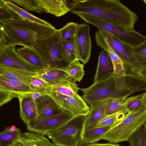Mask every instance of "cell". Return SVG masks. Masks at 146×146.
Masks as SVG:
<instances>
[{"label": "cell", "mask_w": 146, "mask_h": 146, "mask_svg": "<svg viewBox=\"0 0 146 146\" xmlns=\"http://www.w3.org/2000/svg\"><path fill=\"white\" fill-rule=\"evenodd\" d=\"M70 12L82 13L104 20L116 26L133 30L138 17L118 0H76L68 3Z\"/></svg>", "instance_id": "obj_1"}, {"label": "cell", "mask_w": 146, "mask_h": 146, "mask_svg": "<svg viewBox=\"0 0 146 146\" xmlns=\"http://www.w3.org/2000/svg\"><path fill=\"white\" fill-rule=\"evenodd\" d=\"M56 30L21 18L1 23L0 33L6 45L33 48Z\"/></svg>", "instance_id": "obj_2"}, {"label": "cell", "mask_w": 146, "mask_h": 146, "mask_svg": "<svg viewBox=\"0 0 146 146\" xmlns=\"http://www.w3.org/2000/svg\"><path fill=\"white\" fill-rule=\"evenodd\" d=\"M33 48L46 68L66 70L70 64L64 55L59 29L38 42Z\"/></svg>", "instance_id": "obj_3"}, {"label": "cell", "mask_w": 146, "mask_h": 146, "mask_svg": "<svg viewBox=\"0 0 146 146\" xmlns=\"http://www.w3.org/2000/svg\"><path fill=\"white\" fill-rule=\"evenodd\" d=\"M146 119V107L128 112L124 118L111 127L101 139L116 143L128 141L143 127Z\"/></svg>", "instance_id": "obj_4"}, {"label": "cell", "mask_w": 146, "mask_h": 146, "mask_svg": "<svg viewBox=\"0 0 146 146\" xmlns=\"http://www.w3.org/2000/svg\"><path fill=\"white\" fill-rule=\"evenodd\" d=\"M88 115L74 116L66 123L45 135L55 146H76L82 140Z\"/></svg>", "instance_id": "obj_5"}, {"label": "cell", "mask_w": 146, "mask_h": 146, "mask_svg": "<svg viewBox=\"0 0 146 146\" xmlns=\"http://www.w3.org/2000/svg\"><path fill=\"white\" fill-rule=\"evenodd\" d=\"M83 93L82 98L90 108L103 100L129 96L133 93L124 89L116 90L114 80L111 76L96 82L90 86L84 88H79Z\"/></svg>", "instance_id": "obj_6"}, {"label": "cell", "mask_w": 146, "mask_h": 146, "mask_svg": "<svg viewBox=\"0 0 146 146\" xmlns=\"http://www.w3.org/2000/svg\"><path fill=\"white\" fill-rule=\"evenodd\" d=\"M98 29L123 62L126 74H132L141 67L135 56L133 47L119 40L104 31Z\"/></svg>", "instance_id": "obj_7"}, {"label": "cell", "mask_w": 146, "mask_h": 146, "mask_svg": "<svg viewBox=\"0 0 146 146\" xmlns=\"http://www.w3.org/2000/svg\"><path fill=\"white\" fill-rule=\"evenodd\" d=\"M74 116L64 111L62 112L51 116L36 119L33 123L27 126L30 131L45 135L48 132L62 126Z\"/></svg>", "instance_id": "obj_8"}, {"label": "cell", "mask_w": 146, "mask_h": 146, "mask_svg": "<svg viewBox=\"0 0 146 146\" xmlns=\"http://www.w3.org/2000/svg\"><path fill=\"white\" fill-rule=\"evenodd\" d=\"M64 111L74 116L88 115L90 108L82 97L76 98L62 95L52 91L49 94Z\"/></svg>", "instance_id": "obj_9"}, {"label": "cell", "mask_w": 146, "mask_h": 146, "mask_svg": "<svg viewBox=\"0 0 146 146\" xmlns=\"http://www.w3.org/2000/svg\"><path fill=\"white\" fill-rule=\"evenodd\" d=\"M75 38L78 60L85 64L90 59L92 48L89 26L86 23L78 24Z\"/></svg>", "instance_id": "obj_10"}, {"label": "cell", "mask_w": 146, "mask_h": 146, "mask_svg": "<svg viewBox=\"0 0 146 146\" xmlns=\"http://www.w3.org/2000/svg\"><path fill=\"white\" fill-rule=\"evenodd\" d=\"M0 65L32 72L39 70L25 62L18 54L15 46H0Z\"/></svg>", "instance_id": "obj_11"}, {"label": "cell", "mask_w": 146, "mask_h": 146, "mask_svg": "<svg viewBox=\"0 0 146 146\" xmlns=\"http://www.w3.org/2000/svg\"><path fill=\"white\" fill-rule=\"evenodd\" d=\"M34 101L37 115L36 119L55 115L64 111L48 94L41 95Z\"/></svg>", "instance_id": "obj_12"}, {"label": "cell", "mask_w": 146, "mask_h": 146, "mask_svg": "<svg viewBox=\"0 0 146 146\" xmlns=\"http://www.w3.org/2000/svg\"><path fill=\"white\" fill-rule=\"evenodd\" d=\"M32 93L23 94L18 98L20 106V117L27 126L34 122L37 118V113Z\"/></svg>", "instance_id": "obj_13"}, {"label": "cell", "mask_w": 146, "mask_h": 146, "mask_svg": "<svg viewBox=\"0 0 146 146\" xmlns=\"http://www.w3.org/2000/svg\"><path fill=\"white\" fill-rule=\"evenodd\" d=\"M37 72L0 65V76L29 86L33 77L37 75Z\"/></svg>", "instance_id": "obj_14"}, {"label": "cell", "mask_w": 146, "mask_h": 146, "mask_svg": "<svg viewBox=\"0 0 146 146\" xmlns=\"http://www.w3.org/2000/svg\"><path fill=\"white\" fill-rule=\"evenodd\" d=\"M95 39L97 45L106 51L110 56L113 65V73L118 74H124L125 70L123 62L99 29L95 33Z\"/></svg>", "instance_id": "obj_15"}, {"label": "cell", "mask_w": 146, "mask_h": 146, "mask_svg": "<svg viewBox=\"0 0 146 146\" xmlns=\"http://www.w3.org/2000/svg\"><path fill=\"white\" fill-rule=\"evenodd\" d=\"M113 72L112 61L107 52L103 50L99 56L94 82L102 80L111 77Z\"/></svg>", "instance_id": "obj_16"}, {"label": "cell", "mask_w": 146, "mask_h": 146, "mask_svg": "<svg viewBox=\"0 0 146 146\" xmlns=\"http://www.w3.org/2000/svg\"><path fill=\"white\" fill-rule=\"evenodd\" d=\"M112 99L106 100L101 101L90 108V111L87 115L83 132L95 127L99 121L104 118L107 107Z\"/></svg>", "instance_id": "obj_17"}, {"label": "cell", "mask_w": 146, "mask_h": 146, "mask_svg": "<svg viewBox=\"0 0 146 146\" xmlns=\"http://www.w3.org/2000/svg\"><path fill=\"white\" fill-rule=\"evenodd\" d=\"M15 146H55L45 135L31 131L22 133Z\"/></svg>", "instance_id": "obj_18"}, {"label": "cell", "mask_w": 146, "mask_h": 146, "mask_svg": "<svg viewBox=\"0 0 146 146\" xmlns=\"http://www.w3.org/2000/svg\"><path fill=\"white\" fill-rule=\"evenodd\" d=\"M36 76L44 80L52 86L61 84L70 78L66 70L45 68L39 70Z\"/></svg>", "instance_id": "obj_19"}, {"label": "cell", "mask_w": 146, "mask_h": 146, "mask_svg": "<svg viewBox=\"0 0 146 146\" xmlns=\"http://www.w3.org/2000/svg\"><path fill=\"white\" fill-rule=\"evenodd\" d=\"M44 11L57 17L63 16L70 11L68 4L63 0H40Z\"/></svg>", "instance_id": "obj_20"}, {"label": "cell", "mask_w": 146, "mask_h": 146, "mask_svg": "<svg viewBox=\"0 0 146 146\" xmlns=\"http://www.w3.org/2000/svg\"><path fill=\"white\" fill-rule=\"evenodd\" d=\"M16 51L25 62L37 70L46 68L40 58L33 48L23 47L18 48Z\"/></svg>", "instance_id": "obj_21"}, {"label": "cell", "mask_w": 146, "mask_h": 146, "mask_svg": "<svg viewBox=\"0 0 146 146\" xmlns=\"http://www.w3.org/2000/svg\"><path fill=\"white\" fill-rule=\"evenodd\" d=\"M0 89L13 92L20 95L33 93L29 85L1 76H0Z\"/></svg>", "instance_id": "obj_22"}, {"label": "cell", "mask_w": 146, "mask_h": 146, "mask_svg": "<svg viewBox=\"0 0 146 146\" xmlns=\"http://www.w3.org/2000/svg\"><path fill=\"white\" fill-rule=\"evenodd\" d=\"M9 8L21 17L29 21L55 29V27L47 22L39 18L18 6L11 0H2Z\"/></svg>", "instance_id": "obj_23"}, {"label": "cell", "mask_w": 146, "mask_h": 146, "mask_svg": "<svg viewBox=\"0 0 146 146\" xmlns=\"http://www.w3.org/2000/svg\"><path fill=\"white\" fill-rule=\"evenodd\" d=\"M135 96L129 97L126 96L112 99L107 107L104 117L119 112H128L127 109L128 104Z\"/></svg>", "instance_id": "obj_24"}, {"label": "cell", "mask_w": 146, "mask_h": 146, "mask_svg": "<svg viewBox=\"0 0 146 146\" xmlns=\"http://www.w3.org/2000/svg\"><path fill=\"white\" fill-rule=\"evenodd\" d=\"M21 129L14 125L7 126L0 133V146H11L22 133Z\"/></svg>", "instance_id": "obj_25"}, {"label": "cell", "mask_w": 146, "mask_h": 146, "mask_svg": "<svg viewBox=\"0 0 146 146\" xmlns=\"http://www.w3.org/2000/svg\"><path fill=\"white\" fill-rule=\"evenodd\" d=\"M52 91L63 95L76 98L81 97L78 94L79 88L77 84L70 79L61 84L52 86Z\"/></svg>", "instance_id": "obj_26"}, {"label": "cell", "mask_w": 146, "mask_h": 146, "mask_svg": "<svg viewBox=\"0 0 146 146\" xmlns=\"http://www.w3.org/2000/svg\"><path fill=\"white\" fill-rule=\"evenodd\" d=\"M110 127H95L83 132L82 140L90 144L98 141L111 128Z\"/></svg>", "instance_id": "obj_27"}, {"label": "cell", "mask_w": 146, "mask_h": 146, "mask_svg": "<svg viewBox=\"0 0 146 146\" xmlns=\"http://www.w3.org/2000/svg\"><path fill=\"white\" fill-rule=\"evenodd\" d=\"M84 65L81 64L78 60L71 62L66 70L70 79L75 82H80L84 75Z\"/></svg>", "instance_id": "obj_28"}, {"label": "cell", "mask_w": 146, "mask_h": 146, "mask_svg": "<svg viewBox=\"0 0 146 146\" xmlns=\"http://www.w3.org/2000/svg\"><path fill=\"white\" fill-rule=\"evenodd\" d=\"M33 93L49 95L52 91V86L36 76L33 77L29 86Z\"/></svg>", "instance_id": "obj_29"}, {"label": "cell", "mask_w": 146, "mask_h": 146, "mask_svg": "<svg viewBox=\"0 0 146 146\" xmlns=\"http://www.w3.org/2000/svg\"><path fill=\"white\" fill-rule=\"evenodd\" d=\"M64 55L71 63L78 60V52L75 36L70 40L62 41Z\"/></svg>", "instance_id": "obj_30"}, {"label": "cell", "mask_w": 146, "mask_h": 146, "mask_svg": "<svg viewBox=\"0 0 146 146\" xmlns=\"http://www.w3.org/2000/svg\"><path fill=\"white\" fill-rule=\"evenodd\" d=\"M11 1L22 7L26 11L41 13L43 12L40 0H12Z\"/></svg>", "instance_id": "obj_31"}, {"label": "cell", "mask_w": 146, "mask_h": 146, "mask_svg": "<svg viewBox=\"0 0 146 146\" xmlns=\"http://www.w3.org/2000/svg\"><path fill=\"white\" fill-rule=\"evenodd\" d=\"M128 113L119 112L106 116L100 121L95 127H111L123 119Z\"/></svg>", "instance_id": "obj_32"}, {"label": "cell", "mask_w": 146, "mask_h": 146, "mask_svg": "<svg viewBox=\"0 0 146 146\" xmlns=\"http://www.w3.org/2000/svg\"><path fill=\"white\" fill-rule=\"evenodd\" d=\"M78 25L77 23L70 22L59 29L62 41H69L74 38L76 35Z\"/></svg>", "instance_id": "obj_33"}, {"label": "cell", "mask_w": 146, "mask_h": 146, "mask_svg": "<svg viewBox=\"0 0 146 146\" xmlns=\"http://www.w3.org/2000/svg\"><path fill=\"white\" fill-rule=\"evenodd\" d=\"M21 18L17 14L7 7L2 0H0L1 23Z\"/></svg>", "instance_id": "obj_34"}, {"label": "cell", "mask_w": 146, "mask_h": 146, "mask_svg": "<svg viewBox=\"0 0 146 146\" xmlns=\"http://www.w3.org/2000/svg\"><path fill=\"white\" fill-rule=\"evenodd\" d=\"M146 107V91L135 97L128 103L127 106L128 112Z\"/></svg>", "instance_id": "obj_35"}, {"label": "cell", "mask_w": 146, "mask_h": 146, "mask_svg": "<svg viewBox=\"0 0 146 146\" xmlns=\"http://www.w3.org/2000/svg\"><path fill=\"white\" fill-rule=\"evenodd\" d=\"M129 146H146V132L142 127L129 139Z\"/></svg>", "instance_id": "obj_36"}, {"label": "cell", "mask_w": 146, "mask_h": 146, "mask_svg": "<svg viewBox=\"0 0 146 146\" xmlns=\"http://www.w3.org/2000/svg\"><path fill=\"white\" fill-rule=\"evenodd\" d=\"M133 49L135 56L141 66H146V39L133 47Z\"/></svg>", "instance_id": "obj_37"}, {"label": "cell", "mask_w": 146, "mask_h": 146, "mask_svg": "<svg viewBox=\"0 0 146 146\" xmlns=\"http://www.w3.org/2000/svg\"><path fill=\"white\" fill-rule=\"evenodd\" d=\"M19 94L11 91L0 89V106L10 101L13 98L18 97Z\"/></svg>", "instance_id": "obj_38"}, {"label": "cell", "mask_w": 146, "mask_h": 146, "mask_svg": "<svg viewBox=\"0 0 146 146\" xmlns=\"http://www.w3.org/2000/svg\"><path fill=\"white\" fill-rule=\"evenodd\" d=\"M125 76L114 74H113L111 76L113 78L114 81L116 90H120L126 89L129 90L127 88Z\"/></svg>", "instance_id": "obj_39"}, {"label": "cell", "mask_w": 146, "mask_h": 146, "mask_svg": "<svg viewBox=\"0 0 146 146\" xmlns=\"http://www.w3.org/2000/svg\"><path fill=\"white\" fill-rule=\"evenodd\" d=\"M132 74L146 81V66L140 67Z\"/></svg>", "instance_id": "obj_40"}, {"label": "cell", "mask_w": 146, "mask_h": 146, "mask_svg": "<svg viewBox=\"0 0 146 146\" xmlns=\"http://www.w3.org/2000/svg\"><path fill=\"white\" fill-rule=\"evenodd\" d=\"M90 146H121L118 144L115 143H94L90 144Z\"/></svg>", "instance_id": "obj_41"}, {"label": "cell", "mask_w": 146, "mask_h": 146, "mask_svg": "<svg viewBox=\"0 0 146 146\" xmlns=\"http://www.w3.org/2000/svg\"><path fill=\"white\" fill-rule=\"evenodd\" d=\"M76 146H90V144L81 140Z\"/></svg>", "instance_id": "obj_42"}, {"label": "cell", "mask_w": 146, "mask_h": 146, "mask_svg": "<svg viewBox=\"0 0 146 146\" xmlns=\"http://www.w3.org/2000/svg\"><path fill=\"white\" fill-rule=\"evenodd\" d=\"M41 95H42L39 93H33L32 94V96L33 99L35 100L38 98Z\"/></svg>", "instance_id": "obj_43"}, {"label": "cell", "mask_w": 146, "mask_h": 146, "mask_svg": "<svg viewBox=\"0 0 146 146\" xmlns=\"http://www.w3.org/2000/svg\"><path fill=\"white\" fill-rule=\"evenodd\" d=\"M143 126L144 127H143L146 132V119Z\"/></svg>", "instance_id": "obj_44"}, {"label": "cell", "mask_w": 146, "mask_h": 146, "mask_svg": "<svg viewBox=\"0 0 146 146\" xmlns=\"http://www.w3.org/2000/svg\"><path fill=\"white\" fill-rule=\"evenodd\" d=\"M143 1L146 4V0H144Z\"/></svg>", "instance_id": "obj_45"}, {"label": "cell", "mask_w": 146, "mask_h": 146, "mask_svg": "<svg viewBox=\"0 0 146 146\" xmlns=\"http://www.w3.org/2000/svg\"><path fill=\"white\" fill-rule=\"evenodd\" d=\"M14 146V145H12V146Z\"/></svg>", "instance_id": "obj_46"}]
</instances>
